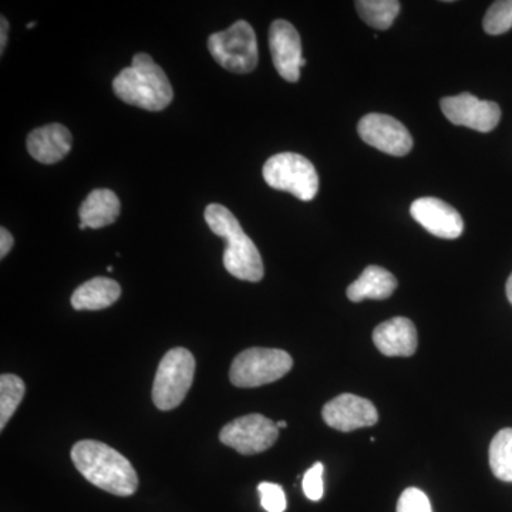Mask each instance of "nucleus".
<instances>
[{
	"mask_svg": "<svg viewBox=\"0 0 512 512\" xmlns=\"http://www.w3.org/2000/svg\"><path fill=\"white\" fill-rule=\"evenodd\" d=\"M490 467L498 480L512 483V429L495 434L490 446Z\"/></svg>",
	"mask_w": 512,
	"mask_h": 512,
	"instance_id": "20",
	"label": "nucleus"
},
{
	"mask_svg": "<svg viewBox=\"0 0 512 512\" xmlns=\"http://www.w3.org/2000/svg\"><path fill=\"white\" fill-rule=\"evenodd\" d=\"M485 33L503 35L512 29V0H497L487 10L483 22Z\"/></svg>",
	"mask_w": 512,
	"mask_h": 512,
	"instance_id": "22",
	"label": "nucleus"
},
{
	"mask_svg": "<svg viewBox=\"0 0 512 512\" xmlns=\"http://www.w3.org/2000/svg\"><path fill=\"white\" fill-rule=\"evenodd\" d=\"M261 495V505L268 512H285L286 495L281 485L274 483H261L258 485Z\"/></svg>",
	"mask_w": 512,
	"mask_h": 512,
	"instance_id": "23",
	"label": "nucleus"
},
{
	"mask_svg": "<svg viewBox=\"0 0 512 512\" xmlns=\"http://www.w3.org/2000/svg\"><path fill=\"white\" fill-rule=\"evenodd\" d=\"M323 473L325 467L322 463H316L315 466L309 468L303 476L302 488L303 493L311 501L322 500L323 493H325V485H323Z\"/></svg>",
	"mask_w": 512,
	"mask_h": 512,
	"instance_id": "25",
	"label": "nucleus"
},
{
	"mask_svg": "<svg viewBox=\"0 0 512 512\" xmlns=\"http://www.w3.org/2000/svg\"><path fill=\"white\" fill-rule=\"evenodd\" d=\"M208 49L215 62L228 72L247 74L254 72L258 66L255 30L245 20H238L231 28L211 35Z\"/></svg>",
	"mask_w": 512,
	"mask_h": 512,
	"instance_id": "4",
	"label": "nucleus"
},
{
	"mask_svg": "<svg viewBox=\"0 0 512 512\" xmlns=\"http://www.w3.org/2000/svg\"><path fill=\"white\" fill-rule=\"evenodd\" d=\"M441 111L454 126H463L480 133H490L501 120V109L494 101L480 100L470 93L444 97Z\"/></svg>",
	"mask_w": 512,
	"mask_h": 512,
	"instance_id": "9",
	"label": "nucleus"
},
{
	"mask_svg": "<svg viewBox=\"0 0 512 512\" xmlns=\"http://www.w3.org/2000/svg\"><path fill=\"white\" fill-rule=\"evenodd\" d=\"M30 156L42 164H56L70 153L73 137L63 124H47L36 128L28 136Z\"/></svg>",
	"mask_w": 512,
	"mask_h": 512,
	"instance_id": "15",
	"label": "nucleus"
},
{
	"mask_svg": "<svg viewBox=\"0 0 512 512\" xmlns=\"http://www.w3.org/2000/svg\"><path fill=\"white\" fill-rule=\"evenodd\" d=\"M113 90L124 103L147 111L164 110L174 97L167 74L146 53H138L131 66L117 74Z\"/></svg>",
	"mask_w": 512,
	"mask_h": 512,
	"instance_id": "3",
	"label": "nucleus"
},
{
	"mask_svg": "<svg viewBox=\"0 0 512 512\" xmlns=\"http://www.w3.org/2000/svg\"><path fill=\"white\" fill-rule=\"evenodd\" d=\"M265 183L274 190L289 192L298 200L312 201L319 190L315 165L296 153L275 154L264 165Z\"/></svg>",
	"mask_w": 512,
	"mask_h": 512,
	"instance_id": "5",
	"label": "nucleus"
},
{
	"mask_svg": "<svg viewBox=\"0 0 512 512\" xmlns=\"http://www.w3.org/2000/svg\"><path fill=\"white\" fill-rule=\"evenodd\" d=\"M26 386L16 375L0 377V430L5 429L10 417L18 410L25 397Z\"/></svg>",
	"mask_w": 512,
	"mask_h": 512,
	"instance_id": "21",
	"label": "nucleus"
},
{
	"mask_svg": "<svg viewBox=\"0 0 512 512\" xmlns=\"http://www.w3.org/2000/svg\"><path fill=\"white\" fill-rule=\"evenodd\" d=\"M9 22L5 16L0 19V55L3 56L5 47L8 45Z\"/></svg>",
	"mask_w": 512,
	"mask_h": 512,
	"instance_id": "27",
	"label": "nucleus"
},
{
	"mask_svg": "<svg viewBox=\"0 0 512 512\" xmlns=\"http://www.w3.org/2000/svg\"><path fill=\"white\" fill-rule=\"evenodd\" d=\"M397 512H433L429 497L419 488H407L400 495Z\"/></svg>",
	"mask_w": 512,
	"mask_h": 512,
	"instance_id": "24",
	"label": "nucleus"
},
{
	"mask_svg": "<svg viewBox=\"0 0 512 512\" xmlns=\"http://www.w3.org/2000/svg\"><path fill=\"white\" fill-rule=\"evenodd\" d=\"M376 348L389 357H409L416 353L419 339L412 320L397 316L380 323L373 332Z\"/></svg>",
	"mask_w": 512,
	"mask_h": 512,
	"instance_id": "14",
	"label": "nucleus"
},
{
	"mask_svg": "<svg viewBox=\"0 0 512 512\" xmlns=\"http://www.w3.org/2000/svg\"><path fill=\"white\" fill-rule=\"evenodd\" d=\"M269 49L276 72L281 74L282 79L298 82L306 59H303L301 36L295 26L286 20H275L269 29Z\"/></svg>",
	"mask_w": 512,
	"mask_h": 512,
	"instance_id": "11",
	"label": "nucleus"
},
{
	"mask_svg": "<svg viewBox=\"0 0 512 512\" xmlns=\"http://www.w3.org/2000/svg\"><path fill=\"white\" fill-rule=\"evenodd\" d=\"M74 466L87 481L107 493L128 497L136 493L138 477L123 454L96 440H82L72 448Z\"/></svg>",
	"mask_w": 512,
	"mask_h": 512,
	"instance_id": "1",
	"label": "nucleus"
},
{
	"mask_svg": "<svg viewBox=\"0 0 512 512\" xmlns=\"http://www.w3.org/2000/svg\"><path fill=\"white\" fill-rule=\"evenodd\" d=\"M291 355L281 349L251 348L235 357L229 379L237 387H259L274 383L291 372Z\"/></svg>",
	"mask_w": 512,
	"mask_h": 512,
	"instance_id": "7",
	"label": "nucleus"
},
{
	"mask_svg": "<svg viewBox=\"0 0 512 512\" xmlns=\"http://www.w3.org/2000/svg\"><path fill=\"white\" fill-rule=\"evenodd\" d=\"M121 286L114 279H90L80 285L72 295V306L76 311H101L119 301Z\"/></svg>",
	"mask_w": 512,
	"mask_h": 512,
	"instance_id": "18",
	"label": "nucleus"
},
{
	"mask_svg": "<svg viewBox=\"0 0 512 512\" xmlns=\"http://www.w3.org/2000/svg\"><path fill=\"white\" fill-rule=\"evenodd\" d=\"M121 204L116 192L97 188L87 195L79 210L80 222L87 228L99 229L109 227L120 217Z\"/></svg>",
	"mask_w": 512,
	"mask_h": 512,
	"instance_id": "16",
	"label": "nucleus"
},
{
	"mask_svg": "<svg viewBox=\"0 0 512 512\" xmlns=\"http://www.w3.org/2000/svg\"><path fill=\"white\" fill-rule=\"evenodd\" d=\"M194 373L195 357L190 350L174 348L165 353L153 384V402L157 409L168 412L180 406L191 389Z\"/></svg>",
	"mask_w": 512,
	"mask_h": 512,
	"instance_id": "6",
	"label": "nucleus"
},
{
	"mask_svg": "<svg viewBox=\"0 0 512 512\" xmlns=\"http://www.w3.org/2000/svg\"><path fill=\"white\" fill-rule=\"evenodd\" d=\"M410 214L417 224L434 237L456 239L463 234V218L456 208L439 198H419L410 207Z\"/></svg>",
	"mask_w": 512,
	"mask_h": 512,
	"instance_id": "13",
	"label": "nucleus"
},
{
	"mask_svg": "<svg viewBox=\"0 0 512 512\" xmlns=\"http://www.w3.org/2000/svg\"><path fill=\"white\" fill-rule=\"evenodd\" d=\"M276 426H278V429H285V427L288 426V424H286V421H278V423H276Z\"/></svg>",
	"mask_w": 512,
	"mask_h": 512,
	"instance_id": "29",
	"label": "nucleus"
},
{
	"mask_svg": "<svg viewBox=\"0 0 512 512\" xmlns=\"http://www.w3.org/2000/svg\"><path fill=\"white\" fill-rule=\"evenodd\" d=\"M357 13L367 25L377 30H387L400 12L397 0H357Z\"/></svg>",
	"mask_w": 512,
	"mask_h": 512,
	"instance_id": "19",
	"label": "nucleus"
},
{
	"mask_svg": "<svg viewBox=\"0 0 512 512\" xmlns=\"http://www.w3.org/2000/svg\"><path fill=\"white\" fill-rule=\"evenodd\" d=\"M397 288V279L382 266H367L363 274L349 286L346 295L352 302H362L365 299L383 301L390 298Z\"/></svg>",
	"mask_w": 512,
	"mask_h": 512,
	"instance_id": "17",
	"label": "nucleus"
},
{
	"mask_svg": "<svg viewBox=\"0 0 512 512\" xmlns=\"http://www.w3.org/2000/svg\"><path fill=\"white\" fill-rule=\"evenodd\" d=\"M357 133L366 144L389 156L404 157L413 148L409 130L387 114H367L357 124Z\"/></svg>",
	"mask_w": 512,
	"mask_h": 512,
	"instance_id": "10",
	"label": "nucleus"
},
{
	"mask_svg": "<svg viewBox=\"0 0 512 512\" xmlns=\"http://www.w3.org/2000/svg\"><path fill=\"white\" fill-rule=\"evenodd\" d=\"M507 298H508V301H510V303L512 305V274H511L510 278H508V281H507Z\"/></svg>",
	"mask_w": 512,
	"mask_h": 512,
	"instance_id": "28",
	"label": "nucleus"
},
{
	"mask_svg": "<svg viewBox=\"0 0 512 512\" xmlns=\"http://www.w3.org/2000/svg\"><path fill=\"white\" fill-rule=\"evenodd\" d=\"M35 25H36V22L28 23V26H26V28L33 29V28H35Z\"/></svg>",
	"mask_w": 512,
	"mask_h": 512,
	"instance_id": "30",
	"label": "nucleus"
},
{
	"mask_svg": "<svg viewBox=\"0 0 512 512\" xmlns=\"http://www.w3.org/2000/svg\"><path fill=\"white\" fill-rule=\"evenodd\" d=\"M79 229H82V231H83V229H87V225L83 224V222H80Z\"/></svg>",
	"mask_w": 512,
	"mask_h": 512,
	"instance_id": "31",
	"label": "nucleus"
},
{
	"mask_svg": "<svg viewBox=\"0 0 512 512\" xmlns=\"http://www.w3.org/2000/svg\"><path fill=\"white\" fill-rule=\"evenodd\" d=\"M322 417L329 427L343 433L375 426L379 420L375 404L350 393L340 394L326 403Z\"/></svg>",
	"mask_w": 512,
	"mask_h": 512,
	"instance_id": "12",
	"label": "nucleus"
},
{
	"mask_svg": "<svg viewBox=\"0 0 512 512\" xmlns=\"http://www.w3.org/2000/svg\"><path fill=\"white\" fill-rule=\"evenodd\" d=\"M204 218L211 231L227 242L224 266L229 274L241 281H261L264 278V262L237 217L224 205L211 204L205 208Z\"/></svg>",
	"mask_w": 512,
	"mask_h": 512,
	"instance_id": "2",
	"label": "nucleus"
},
{
	"mask_svg": "<svg viewBox=\"0 0 512 512\" xmlns=\"http://www.w3.org/2000/svg\"><path fill=\"white\" fill-rule=\"evenodd\" d=\"M15 244L12 234L5 227L0 228V258H5Z\"/></svg>",
	"mask_w": 512,
	"mask_h": 512,
	"instance_id": "26",
	"label": "nucleus"
},
{
	"mask_svg": "<svg viewBox=\"0 0 512 512\" xmlns=\"http://www.w3.org/2000/svg\"><path fill=\"white\" fill-rule=\"evenodd\" d=\"M278 436L279 429L274 421L262 414H248L222 427L220 440L239 454L252 456L274 446Z\"/></svg>",
	"mask_w": 512,
	"mask_h": 512,
	"instance_id": "8",
	"label": "nucleus"
}]
</instances>
